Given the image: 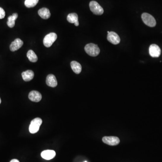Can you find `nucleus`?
I'll return each instance as SVG.
<instances>
[{
    "mask_svg": "<svg viewBox=\"0 0 162 162\" xmlns=\"http://www.w3.org/2000/svg\"><path fill=\"white\" fill-rule=\"evenodd\" d=\"M90 9L94 14L102 15L104 13V9L98 2L92 1L89 3Z\"/></svg>",
    "mask_w": 162,
    "mask_h": 162,
    "instance_id": "20e7f679",
    "label": "nucleus"
},
{
    "mask_svg": "<svg viewBox=\"0 0 162 162\" xmlns=\"http://www.w3.org/2000/svg\"><path fill=\"white\" fill-rule=\"evenodd\" d=\"M28 98L32 101L38 102L42 100L41 94L36 90H32L28 95Z\"/></svg>",
    "mask_w": 162,
    "mask_h": 162,
    "instance_id": "1a4fd4ad",
    "label": "nucleus"
},
{
    "mask_svg": "<svg viewBox=\"0 0 162 162\" xmlns=\"http://www.w3.org/2000/svg\"><path fill=\"white\" fill-rule=\"evenodd\" d=\"M67 20L70 23H74L76 26L79 25L78 15L76 13H70L67 16Z\"/></svg>",
    "mask_w": 162,
    "mask_h": 162,
    "instance_id": "ddd939ff",
    "label": "nucleus"
},
{
    "mask_svg": "<svg viewBox=\"0 0 162 162\" xmlns=\"http://www.w3.org/2000/svg\"><path fill=\"white\" fill-rule=\"evenodd\" d=\"M10 162H20V161L18 159H13L11 160Z\"/></svg>",
    "mask_w": 162,
    "mask_h": 162,
    "instance_id": "412c9836",
    "label": "nucleus"
},
{
    "mask_svg": "<svg viewBox=\"0 0 162 162\" xmlns=\"http://www.w3.org/2000/svg\"><path fill=\"white\" fill-rule=\"evenodd\" d=\"M56 155L55 151L52 150H46L42 151L41 156L42 158L46 160H50L55 157Z\"/></svg>",
    "mask_w": 162,
    "mask_h": 162,
    "instance_id": "f8f14e48",
    "label": "nucleus"
},
{
    "mask_svg": "<svg viewBox=\"0 0 162 162\" xmlns=\"http://www.w3.org/2000/svg\"><path fill=\"white\" fill-rule=\"evenodd\" d=\"M57 35L55 33H51L48 34L43 39V44L47 47H50L53 43L56 41Z\"/></svg>",
    "mask_w": 162,
    "mask_h": 162,
    "instance_id": "39448f33",
    "label": "nucleus"
},
{
    "mask_svg": "<svg viewBox=\"0 0 162 162\" xmlns=\"http://www.w3.org/2000/svg\"><path fill=\"white\" fill-rule=\"evenodd\" d=\"M23 44V42L21 39L17 38L10 44L9 48L11 51H16L20 48Z\"/></svg>",
    "mask_w": 162,
    "mask_h": 162,
    "instance_id": "9d476101",
    "label": "nucleus"
},
{
    "mask_svg": "<svg viewBox=\"0 0 162 162\" xmlns=\"http://www.w3.org/2000/svg\"><path fill=\"white\" fill-rule=\"evenodd\" d=\"M18 16V15L17 13H14L12 15L8 17L7 24L9 28H12L14 27L15 25V20L17 19Z\"/></svg>",
    "mask_w": 162,
    "mask_h": 162,
    "instance_id": "f3484780",
    "label": "nucleus"
},
{
    "mask_svg": "<svg viewBox=\"0 0 162 162\" xmlns=\"http://www.w3.org/2000/svg\"><path fill=\"white\" fill-rule=\"evenodd\" d=\"M107 40L112 44L117 45L120 42V38L117 34L114 32H110L108 34Z\"/></svg>",
    "mask_w": 162,
    "mask_h": 162,
    "instance_id": "0eeeda50",
    "label": "nucleus"
},
{
    "mask_svg": "<svg viewBox=\"0 0 162 162\" xmlns=\"http://www.w3.org/2000/svg\"><path fill=\"white\" fill-rule=\"evenodd\" d=\"M86 53L92 57H96L100 54V49L97 45L94 43H89L84 48Z\"/></svg>",
    "mask_w": 162,
    "mask_h": 162,
    "instance_id": "f257e3e1",
    "label": "nucleus"
},
{
    "mask_svg": "<svg viewBox=\"0 0 162 162\" xmlns=\"http://www.w3.org/2000/svg\"><path fill=\"white\" fill-rule=\"evenodd\" d=\"M102 141L104 143L111 146L117 145L120 143L119 138L117 136H104L103 137Z\"/></svg>",
    "mask_w": 162,
    "mask_h": 162,
    "instance_id": "423d86ee",
    "label": "nucleus"
},
{
    "mask_svg": "<svg viewBox=\"0 0 162 162\" xmlns=\"http://www.w3.org/2000/svg\"><path fill=\"white\" fill-rule=\"evenodd\" d=\"M6 14L5 10L2 8L0 7V19H2L5 17Z\"/></svg>",
    "mask_w": 162,
    "mask_h": 162,
    "instance_id": "aec40b11",
    "label": "nucleus"
},
{
    "mask_svg": "<svg viewBox=\"0 0 162 162\" xmlns=\"http://www.w3.org/2000/svg\"><path fill=\"white\" fill-rule=\"evenodd\" d=\"M87 162V161H85V162Z\"/></svg>",
    "mask_w": 162,
    "mask_h": 162,
    "instance_id": "b1692460",
    "label": "nucleus"
},
{
    "mask_svg": "<svg viewBox=\"0 0 162 162\" xmlns=\"http://www.w3.org/2000/svg\"><path fill=\"white\" fill-rule=\"evenodd\" d=\"M42 121L41 118L36 117L31 121L29 127L30 133L34 134L39 131L40 126L42 124Z\"/></svg>",
    "mask_w": 162,
    "mask_h": 162,
    "instance_id": "f03ea898",
    "label": "nucleus"
},
{
    "mask_svg": "<svg viewBox=\"0 0 162 162\" xmlns=\"http://www.w3.org/2000/svg\"><path fill=\"white\" fill-rule=\"evenodd\" d=\"M109 32H109V31H108V32H107V33H108V34H109Z\"/></svg>",
    "mask_w": 162,
    "mask_h": 162,
    "instance_id": "5701e85b",
    "label": "nucleus"
},
{
    "mask_svg": "<svg viewBox=\"0 0 162 162\" xmlns=\"http://www.w3.org/2000/svg\"><path fill=\"white\" fill-rule=\"evenodd\" d=\"M39 16L42 19L47 20L49 19L50 16V13L49 9L47 8H42L40 9L38 11Z\"/></svg>",
    "mask_w": 162,
    "mask_h": 162,
    "instance_id": "4468645a",
    "label": "nucleus"
},
{
    "mask_svg": "<svg viewBox=\"0 0 162 162\" xmlns=\"http://www.w3.org/2000/svg\"><path fill=\"white\" fill-rule=\"evenodd\" d=\"M1 103V99L0 98V104Z\"/></svg>",
    "mask_w": 162,
    "mask_h": 162,
    "instance_id": "4be33fe9",
    "label": "nucleus"
},
{
    "mask_svg": "<svg viewBox=\"0 0 162 162\" xmlns=\"http://www.w3.org/2000/svg\"><path fill=\"white\" fill-rule=\"evenodd\" d=\"M46 83L48 86L52 88H55L57 86V81L55 76L53 74H49L47 76Z\"/></svg>",
    "mask_w": 162,
    "mask_h": 162,
    "instance_id": "9b49d317",
    "label": "nucleus"
},
{
    "mask_svg": "<svg viewBox=\"0 0 162 162\" xmlns=\"http://www.w3.org/2000/svg\"><path fill=\"white\" fill-rule=\"evenodd\" d=\"M142 20L147 26L154 27L156 26V22L155 18L151 15L147 13H143L142 15Z\"/></svg>",
    "mask_w": 162,
    "mask_h": 162,
    "instance_id": "7ed1b4c3",
    "label": "nucleus"
},
{
    "mask_svg": "<svg viewBox=\"0 0 162 162\" xmlns=\"http://www.w3.org/2000/svg\"><path fill=\"white\" fill-rule=\"evenodd\" d=\"M161 49L158 45L152 44L149 47V53L150 56L153 58H157L161 54Z\"/></svg>",
    "mask_w": 162,
    "mask_h": 162,
    "instance_id": "6e6552de",
    "label": "nucleus"
},
{
    "mask_svg": "<svg viewBox=\"0 0 162 162\" xmlns=\"http://www.w3.org/2000/svg\"><path fill=\"white\" fill-rule=\"evenodd\" d=\"M27 56L29 61L32 62H36L38 60L37 55L33 50H28L27 52Z\"/></svg>",
    "mask_w": 162,
    "mask_h": 162,
    "instance_id": "a211bd4d",
    "label": "nucleus"
},
{
    "mask_svg": "<svg viewBox=\"0 0 162 162\" xmlns=\"http://www.w3.org/2000/svg\"><path fill=\"white\" fill-rule=\"evenodd\" d=\"M34 72L30 70H27L25 72H23L22 74L23 79L25 82H28L32 80L34 78Z\"/></svg>",
    "mask_w": 162,
    "mask_h": 162,
    "instance_id": "2eb2a0df",
    "label": "nucleus"
},
{
    "mask_svg": "<svg viewBox=\"0 0 162 162\" xmlns=\"http://www.w3.org/2000/svg\"><path fill=\"white\" fill-rule=\"evenodd\" d=\"M70 65H71L72 70L75 74H79L81 73L82 69V67L79 63L76 61H73L71 62Z\"/></svg>",
    "mask_w": 162,
    "mask_h": 162,
    "instance_id": "dca6fc26",
    "label": "nucleus"
},
{
    "mask_svg": "<svg viewBox=\"0 0 162 162\" xmlns=\"http://www.w3.org/2000/svg\"><path fill=\"white\" fill-rule=\"evenodd\" d=\"M39 0H25L24 5L28 8L34 7L36 6Z\"/></svg>",
    "mask_w": 162,
    "mask_h": 162,
    "instance_id": "6ab92c4d",
    "label": "nucleus"
}]
</instances>
